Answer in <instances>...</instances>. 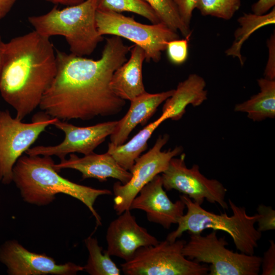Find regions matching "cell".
<instances>
[{"instance_id": "cell-1", "label": "cell", "mask_w": 275, "mask_h": 275, "mask_svg": "<svg viewBox=\"0 0 275 275\" xmlns=\"http://www.w3.org/2000/svg\"><path fill=\"white\" fill-rule=\"evenodd\" d=\"M132 47L113 36L106 40L101 57L96 60L56 50L57 73L40 108L49 117L63 121L119 113L126 102L116 95L110 84Z\"/></svg>"}, {"instance_id": "cell-2", "label": "cell", "mask_w": 275, "mask_h": 275, "mask_svg": "<svg viewBox=\"0 0 275 275\" xmlns=\"http://www.w3.org/2000/svg\"><path fill=\"white\" fill-rule=\"evenodd\" d=\"M49 38L34 30L4 42L0 93L19 120L39 106L56 74V52Z\"/></svg>"}, {"instance_id": "cell-3", "label": "cell", "mask_w": 275, "mask_h": 275, "mask_svg": "<svg viewBox=\"0 0 275 275\" xmlns=\"http://www.w3.org/2000/svg\"><path fill=\"white\" fill-rule=\"evenodd\" d=\"M51 156H21L13 169V180L25 202L37 205L51 203L58 194L72 197L84 204L96 219L97 226L101 218L94 207L97 198L111 195L106 189H96L73 182L60 176L54 168Z\"/></svg>"}, {"instance_id": "cell-4", "label": "cell", "mask_w": 275, "mask_h": 275, "mask_svg": "<svg viewBox=\"0 0 275 275\" xmlns=\"http://www.w3.org/2000/svg\"><path fill=\"white\" fill-rule=\"evenodd\" d=\"M180 199L185 204L187 212L179 219L177 229L167 235V240L174 241L185 231L201 233L205 229H211L227 233L241 253L254 255L262 237V233L255 226L259 218L258 213L248 215L245 207L236 205L231 199L228 200L232 211L231 216L226 213L217 214L207 211L184 195L180 196Z\"/></svg>"}, {"instance_id": "cell-5", "label": "cell", "mask_w": 275, "mask_h": 275, "mask_svg": "<svg viewBox=\"0 0 275 275\" xmlns=\"http://www.w3.org/2000/svg\"><path fill=\"white\" fill-rule=\"evenodd\" d=\"M97 0H85L60 9L54 7L47 13L31 16L28 21L34 30L44 36L65 37L71 53L90 55L103 40L96 24Z\"/></svg>"}, {"instance_id": "cell-6", "label": "cell", "mask_w": 275, "mask_h": 275, "mask_svg": "<svg viewBox=\"0 0 275 275\" xmlns=\"http://www.w3.org/2000/svg\"><path fill=\"white\" fill-rule=\"evenodd\" d=\"M189 239L182 253L187 259L209 264V275H258L262 258L254 255L234 252L226 248L225 237L218 238L217 231L204 236L189 233Z\"/></svg>"}, {"instance_id": "cell-7", "label": "cell", "mask_w": 275, "mask_h": 275, "mask_svg": "<svg viewBox=\"0 0 275 275\" xmlns=\"http://www.w3.org/2000/svg\"><path fill=\"white\" fill-rule=\"evenodd\" d=\"M186 241L166 240L139 248L128 261L121 264L126 275H205L209 267L186 258L182 253Z\"/></svg>"}, {"instance_id": "cell-8", "label": "cell", "mask_w": 275, "mask_h": 275, "mask_svg": "<svg viewBox=\"0 0 275 275\" xmlns=\"http://www.w3.org/2000/svg\"><path fill=\"white\" fill-rule=\"evenodd\" d=\"M95 19L101 36L112 35L131 41L144 50L147 62H159L168 43L179 38L177 32L162 22L145 24L119 13L98 10Z\"/></svg>"}, {"instance_id": "cell-9", "label": "cell", "mask_w": 275, "mask_h": 275, "mask_svg": "<svg viewBox=\"0 0 275 275\" xmlns=\"http://www.w3.org/2000/svg\"><path fill=\"white\" fill-rule=\"evenodd\" d=\"M58 120L45 114L25 123L13 118L8 111H0V180H13V169L17 160L35 142L46 127Z\"/></svg>"}, {"instance_id": "cell-10", "label": "cell", "mask_w": 275, "mask_h": 275, "mask_svg": "<svg viewBox=\"0 0 275 275\" xmlns=\"http://www.w3.org/2000/svg\"><path fill=\"white\" fill-rule=\"evenodd\" d=\"M169 139L168 134L159 135L152 148L136 159L130 171L131 173L130 180L124 184L119 181L114 184L113 206L118 215L130 210L132 200L141 189L156 176L165 171L173 157L182 153V146H176L173 149L161 151Z\"/></svg>"}, {"instance_id": "cell-11", "label": "cell", "mask_w": 275, "mask_h": 275, "mask_svg": "<svg viewBox=\"0 0 275 275\" xmlns=\"http://www.w3.org/2000/svg\"><path fill=\"white\" fill-rule=\"evenodd\" d=\"M185 157V154L182 153L179 158L171 159L167 169L161 173L163 188L167 191L176 190L201 205L206 200L228 209L227 188L218 180L206 178L198 164L187 168Z\"/></svg>"}, {"instance_id": "cell-12", "label": "cell", "mask_w": 275, "mask_h": 275, "mask_svg": "<svg viewBox=\"0 0 275 275\" xmlns=\"http://www.w3.org/2000/svg\"><path fill=\"white\" fill-rule=\"evenodd\" d=\"M118 121H108L87 127H78L58 120L53 124L65 133L64 140L55 146H38L29 148L25 153L30 156H57L60 160L67 155L79 153L85 155L91 154L105 139L111 135Z\"/></svg>"}, {"instance_id": "cell-13", "label": "cell", "mask_w": 275, "mask_h": 275, "mask_svg": "<svg viewBox=\"0 0 275 275\" xmlns=\"http://www.w3.org/2000/svg\"><path fill=\"white\" fill-rule=\"evenodd\" d=\"M0 260L12 275H73L84 267L71 262L58 264L45 254L31 252L16 241H8L0 250Z\"/></svg>"}, {"instance_id": "cell-14", "label": "cell", "mask_w": 275, "mask_h": 275, "mask_svg": "<svg viewBox=\"0 0 275 275\" xmlns=\"http://www.w3.org/2000/svg\"><path fill=\"white\" fill-rule=\"evenodd\" d=\"M130 211H125L111 222L106 235V252L109 256L125 261L129 260L139 248L154 245L159 242L137 223Z\"/></svg>"}, {"instance_id": "cell-15", "label": "cell", "mask_w": 275, "mask_h": 275, "mask_svg": "<svg viewBox=\"0 0 275 275\" xmlns=\"http://www.w3.org/2000/svg\"><path fill=\"white\" fill-rule=\"evenodd\" d=\"M161 175H157L144 186L132 200L130 210L140 209L148 220L169 229L177 224L186 208L181 200L173 202L163 189Z\"/></svg>"}, {"instance_id": "cell-16", "label": "cell", "mask_w": 275, "mask_h": 275, "mask_svg": "<svg viewBox=\"0 0 275 275\" xmlns=\"http://www.w3.org/2000/svg\"><path fill=\"white\" fill-rule=\"evenodd\" d=\"M54 166L58 172L64 169L77 170L81 173L82 179L94 178L104 181L112 178L124 184L131 178V172L123 168L107 152L101 154L93 152L82 157L71 153L69 159L62 160Z\"/></svg>"}, {"instance_id": "cell-17", "label": "cell", "mask_w": 275, "mask_h": 275, "mask_svg": "<svg viewBox=\"0 0 275 275\" xmlns=\"http://www.w3.org/2000/svg\"><path fill=\"white\" fill-rule=\"evenodd\" d=\"M174 89L158 93L146 92L131 101L126 115L118 121L115 129L110 135L111 143L119 146L125 143L132 130L139 124H145L157 107L170 97Z\"/></svg>"}, {"instance_id": "cell-18", "label": "cell", "mask_w": 275, "mask_h": 275, "mask_svg": "<svg viewBox=\"0 0 275 275\" xmlns=\"http://www.w3.org/2000/svg\"><path fill=\"white\" fill-rule=\"evenodd\" d=\"M130 57L117 69L112 77L111 87L120 98L130 101L145 93L143 81L142 66L145 53L140 46L134 44Z\"/></svg>"}, {"instance_id": "cell-19", "label": "cell", "mask_w": 275, "mask_h": 275, "mask_svg": "<svg viewBox=\"0 0 275 275\" xmlns=\"http://www.w3.org/2000/svg\"><path fill=\"white\" fill-rule=\"evenodd\" d=\"M206 85L202 77L197 74H190L179 83L173 95L165 101L162 113H167L169 119L173 120L180 119L187 105L198 106L207 99Z\"/></svg>"}, {"instance_id": "cell-20", "label": "cell", "mask_w": 275, "mask_h": 275, "mask_svg": "<svg viewBox=\"0 0 275 275\" xmlns=\"http://www.w3.org/2000/svg\"><path fill=\"white\" fill-rule=\"evenodd\" d=\"M169 119L162 113L158 119L147 125L129 141L119 146L108 144L107 152L124 169L130 171L136 159L147 148V142L154 130L165 120Z\"/></svg>"}, {"instance_id": "cell-21", "label": "cell", "mask_w": 275, "mask_h": 275, "mask_svg": "<svg viewBox=\"0 0 275 275\" xmlns=\"http://www.w3.org/2000/svg\"><path fill=\"white\" fill-rule=\"evenodd\" d=\"M260 92L249 100L237 104L234 111L247 114L254 122L275 117V80L261 78L257 80Z\"/></svg>"}, {"instance_id": "cell-22", "label": "cell", "mask_w": 275, "mask_h": 275, "mask_svg": "<svg viewBox=\"0 0 275 275\" xmlns=\"http://www.w3.org/2000/svg\"><path fill=\"white\" fill-rule=\"evenodd\" d=\"M238 22L239 27L235 32L234 40L225 53L228 56L237 57L242 66L244 61L240 52L242 44L257 30L265 25L274 24V7L269 13L263 15L244 13L238 19Z\"/></svg>"}, {"instance_id": "cell-23", "label": "cell", "mask_w": 275, "mask_h": 275, "mask_svg": "<svg viewBox=\"0 0 275 275\" xmlns=\"http://www.w3.org/2000/svg\"><path fill=\"white\" fill-rule=\"evenodd\" d=\"M89 252L87 263L84 270L91 275H119L120 269L111 258L106 251H103L97 240L91 236L85 240Z\"/></svg>"}, {"instance_id": "cell-24", "label": "cell", "mask_w": 275, "mask_h": 275, "mask_svg": "<svg viewBox=\"0 0 275 275\" xmlns=\"http://www.w3.org/2000/svg\"><path fill=\"white\" fill-rule=\"evenodd\" d=\"M154 11L161 22L173 31H179L184 38L189 39L192 32L181 20L173 0H143Z\"/></svg>"}, {"instance_id": "cell-25", "label": "cell", "mask_w": 275, "mask_h": 275, "mask_svg": "<svg viewBox=\"0 0 275 275\" xmlns=\"http://www.w3.org/2000/svg\"><path fill=\"white\" fill-rule=\"evenodd\" d=\"M97 7L100 11L132 12L145 17L152 24L161 22L154 11L143 0H97Z\"/></svg>"}, {"instance_id": "cell-26", "label": "cell", "mask_w": 275, "mask_h": 275, "mask_svg": "<svg viewBox=\"0 0 275 275\" xmlns=\"http://www.w3.org/2000/svg\"><path fill=\"white\" fill-rule=\"evenodd\" d=\"M241 0H199L197 9L203 16L231 19L241 6Z\"/></svg>"}, {"instance_id": "cell-27", "label": "cell", "mask_w": 275, "mask_h": 275, "mask_svg": "<svg viewBox=\"0 0 275 275\" xmlns=\"http://www.w3.org/2000/svg\"><path fill=\"white\" fill-rule=\"evenodd\" d=\"M189 39H175L170 41L167 45V51L170 61L177 65L183 63L188 57V43Z\"/></svg>"}, {"instance_id": "cell-28", "label": "cell", "mask_w": 275, "mask_h": 275, "mask_svg": "<svg viewBox=\"0 0 275 275\" xmlns=\"http://www.w3.org/2000/svg\"><path fill=\"white\" fill-rule=\"evenodd\" d=\"M259 218L257 230L262 233L275 229V211L272 207L260 204L257 208Z\"/></svg>"}, {"instance_id": "cell-29", "label": "cell", "mask_w": 275, "mask_h": 275, "mask_svg": "<svg viewBox=\"0 0 275 275\" xmlns=\"http://www.w3.org/2000/svg\"><path fill=\"white\" fill-rule=\"evenodd\" d=\"M180 18L183 23L188 27L193 16L194 10L197 8L199 0H173Z\"/></svg>"}, {"instance_id": "cell-30", "label": "cell", "mask_w": 275, "mask_h": 275, "mask_svg": "<svg viewBox=\"0 0 275 275\" xmlns=\"http://www.w3.org/2000/svg\"><path fill=\"white\" fill-rule=\"evenodd\" d=\"M269 243V246L261 257V275L275 274V243L273 240H270Z\"/></svg>"}, {"instance_id": "cell-31", "label": "cell", "mask_w": 275, "mask_h": 275, "mask_svg": "<svg viewBox=\"0 0 275 275\" xmlns=\"http://www.w3.org/2000/svg\"><path fill=\"white\" fill-rule=\"evenodd\" d=\"M269 57L264 70V78L275 80V38L272 34L267 41Z\"/></svg>"}, {"instance_id": "cell-32", "label": "cell", "mask_w": 275, "mask_h": 275, "mask_svg": "<svg viewBox=\"0 0 275 275\" xmlns=\"http://www.w3.org/2000/svg\"><path fill=\"white\" fill-rule=\"evenodd\" d=\"M274 5L275 0H259L252 5L251 10L255 14L263 15L274 7Z\"/></svg>"}, {"instance_id": "cell-33", "label": "cell", "mask_w": 275, "mask_h": 275, "mask_svg": "<svg viewBox=\"0 0 275 275\" xmlns=\"http://www.w3.org/2000/svg\"><path fill=\"white\" fill-rule=\"evenodd\" d=\"M18 0H0V20L11 11Z\"/></svg>"}, {"instance_id": "cell-34", "label": "cell", "mask_w": 275, "mask_h": 275, "mask_svg": "<svg viewBox=\"0 0 275 275\" xmlns=\"http://www.w3.org/2000/svg\"><path fill=\"white\" fill-rule=\"evenodd\" d=\"M49 3L56 5H62L66 6L75 5L79 4L85 0H45Z\"/></svg>"}, {"instance_id": "cell-35", "label": "cell", "mask_w": 275, "mask_h": 275, "mask_svg": "<svg viewBox=\"0 0 275 275\" xmlns=\"http://www.w3.org/2000/svg\"><path fill=\"white\" fill-rule=\"evenodd\" d=\"M3 43H4V41L2 40V38L0 36V67H1L2 53V48H3Z\"/></svg>"}]
</instances>
